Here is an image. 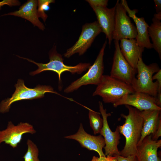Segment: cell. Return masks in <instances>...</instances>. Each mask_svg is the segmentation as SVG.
I'll use <instances>...</instances> for the list:
<instances>
[{
  "mask_svg": "<svg viewBox=\"0 0 161 161\" xmlns=\"http://www.w3.org/2000/svg\"><path fill=\"white\" fill-rule=\"evenodd\" d=\"M36 131L32 125L21 122L15 125L11 121L8 122L7 128L0 131V144L4 142L13 148H16L25 134H35Z\"/></svg>",
  "mask_w": 161,
  "mask_h": 161,
  "instance_id": "obj_11",
  "label": "cell"
},
{
  "mask_svg": "<svg viewBox=\"0 0 161 161\" xmlns=\"http://www.w3.org/2000/svg\"><path fill=\"white\" fill-rule=\"evenodd\" d=\"M15 86L16 90L12 96L3 100L0 104V112L5 113L9 112L11 105L13 103L20 100L34 99L43 97L47 92L52 93L58 95L50 86L38 85L34 88L26 87L24 81L22 79L18 80Z\"/></svg>",
  "mask_w": 161,
  "mask_h": 161,
  "instance_id": "obj_5",
  "label": "cell"
},
{
  "mask_svg": "<svg viewBox=\"0 0 161 161\" xmlns=\"http://www.w3.org/2000/svg\"><path fill=\"white\" fill-rule=\"evenodd\" d=\"M91 7H107L108 1L107 0H86Z\"/></svg>",
  "mask_w": 161,
  "mask_h": 161,
  "instance_id": "obj_24",
  "label": "cell"
},
{
  "mask_svg": "<svg viewBox=\"0 0 161 161\" xmlns=\"http://www.w3.org/2000/svg\"><path fill=\"white\" fill-rule=\"evenodd\" d=\"M89 117L90 126L95 135L99 133L103 126V119L100 116V113L89 109Z\"/></svg>",
  "mask_w": 161,
  "mask_h": 161,
  "instance_id": "obj_21",
  "label": "cell"
},
{
  "mask_svg": "<svg viewBox=\"0 0 161 161\" xmlns=\"http://www.w3.org/2000/svg\"><path fill=\"white\" fill-rule=\"evenodd\" d=\"M101 32L102 29L97 21L85 24L83 26L78 40L73 46L66 50L64 54V57L69 58L76 53L79 55L83 54Z\"/></svg>",
  "mask_w": 161,
  "mask_h": 161,
  "instance_id": "obj_9",
  "label": "cell"
},
{
  "mask_svg": "<svg viewBox=\"0 0 161 161\" xmlns=\"http://www.w3.org/2000/svg\"><path fill=\"white\" fill-rule=\"evenodd\" d=\"M137 75L131 84L135 92L143 93L156 97L159 87L158 82H153V75L160 69L156 63L147 65L140 57L137 65Z\"/></svg>",
  "mask_w": 161,
  "mask_h": 161,
  "instance_id": "obj_4",
  "label": "cell"
},
{
  "mask_svg": "<svg viewBox=\"0 0 161 161\" xmlns=\"http://www.w3.org/2000/svg\"><path fill=\"white\" fill-rule=\"evenodd\" d=\"M140 114L143 120V123L141 137L137 144L147 136L151 134L153 135L154 134L159 121L161 119L160 110L140 111Z\"/></svg>",
  "mask_w": 161,
  "mask_h": 161,
  "instance_id": "obj_19",
  "label": "cell"
},
{
  "mask_svg": "<svg viewBox=\"0 0 161 161\" xmlns=\"http://www.w3.org/2000/svg\"><path fill=\"white\" fill-rule=\"evenodd\" d=\"M113 39L119 41L122 39H135L137 35L135 26L127 15L124 7L117 0L115 5Z\"/></svg>",
  "mask_w": 161,
  "mask_h": 161,
  "instance_id": "obj_7",
  "label": "cell"
},
{
  "mask_svg": "<svg viewBox=\"0 0 161 161\" xmlns=\"http://www.w3.org/2000/svg\"><path fill=\"white\" fill-rule=\"evenodd\" d=\"M125 106L129 110V114H121L125 119V122L123 125L118 126L120 133L126 139L125 146L120 151V155L125 157L136 156L137 145L141 137L143 123L139 110L130 106L126 105Z\"/></svg>",
  "mask_w": 161,
  "mask_h": 161,
  "instance_id": "obj_1",
  "label": "cell"
},
{
  "mask_svg": "<svg viewBox=\"0 0 161 161\" xmlns=\"http://www.w3.org/2000/svg\"><path fill=\"white\" fill-rule=\"evenodd\" d=\"M135 92L131 85L103 75L92 95H99L104 103L113 104L124 95Z\"/></svg>",
  "mask_w": 161,
  "mask_h": 161,
  "instance_id": "obj_2",
  "label": "cell"
},
{
  "mask_svg": "<svg viewBox=\"0 0 161 161\" xmlns=\"http://www.w3.org/2000/svg\"><path fill=\"white\" fill-rule=\"evenodd\" d=\"M120 3L128 13L129 17L133 19L135 24L137 35L135 39L138 45L144 48H153L148 32V29L149 26L145 22L144 18L138 17L136 15L138 10L135 9L131 10L126 0H122Z\"/></svg>",
  "mask_w": 161,
  "mask_h": 161,
  "instance_id": "obj_15",
  "label": "cell"
},
{
  "mask_svg": "<svg viewBox=\"0 0 161 161\" xmlns=\"http://www.w3.org/2000/svg\"><path fill=\"white\" fill-rule=\"evenodd\" d=\"M64 137L77 141L82 147L89 150L96 151L98 154L99 157L106 156L103 151V148L105 145L103 137L101 135L95 136L87 133L84 130L81 123L76 133Z\"/></svg>",
  "mask_w": 161,
  "mask_h": 161,
  "instance_id": "obj_13",
  "label": "cell"
},
{
  "mask_svg": "<svg viewBox=\"0 0 161 161\" xmlns=\"http://www.w3.org/2000/svg\"><path fill=\"white\" fill-rule=\"evenodd\" d=\"M152 80H157L159 84L158 92H161V69H160L154 76H152Z\"/></svg>",
  "mask_w": 161,
  "mask_h": 161,
  "instance_id": "obj_29",
  "label": "cell"
},
{
  "mask_svg": "<svg viewBox=\"0 0 161 161\" xmlns=\"http://www.w3.org/2000/svg\"><path fill=\"white\" fill-rule=\"evenodd\" d=\"M95 13L97 21L109 41L110 47L113 39L114 19L115 13V6L110 8L107 7H91Z\"/></svg>",
  "mask_w": 161,
  "mask_h": 161,
  "instance_id": "obj_14",
  "label": "cell"
},
{
  "mask_svg": "<svg viewBox=\"0 0 161 161\" xmlns=\"http://www.w3.org/2000/svg\"><path fill=\"white\" fill-rule=\"evenodd\" d=\"M120 41L122 54L131 66L137 69L139 58L142 57L144 48L138 45L135 39H122Z\"/></svg>",
  "mask_w": 161,
  "mask_h": 161,
  "instance_id": "obj_17",
  "label": "cell"
},
{
  "mask_svg": "<svg viewBox=\"0 0 161 161\" xmlns=\"http://www.w3.org/2000/svg\"><path fill=\"white\" fill-rule=\"evenodd\" d=\"M119 41L114 40L115 50L110 76L113 78L131 85L137 73V69L131 67L122 54Z\"/></svg>",
  "mask_w": 161,
  "mask_h": 161,
  "instance_id": "obj_8",
  "label": "cell"
},
{
  "mask_svg": "<svg viewBox=\"0 0 161 161\" xmlns=\"http://www.w3.org/2000/svg\"><path fill=\"white\" fill-rule=\"evenodd\" d=\"M27 149L23 157L24 161H40L38 158L39 150L37 145L31 140H27Z\"/></svg>",
  "mask_w": 161,
  "mask_h": 161,
  "instance_id": "obj_22",
  "label": "cell"
},
{
  "mask_svg": "<svg viewBox=\"0 0 161 161\" xmlns=\"http://www.w3.org/2000/svg\"><path fill=\"white\" fill-rule=\"evenodd\" d=\"M161 13L155 14L152 23L149 26L148 31L152 42L153 48L158 53L161 59Z\"/></svg>",
  "mask_w": 161,
  "mask_h": 161,
  "instance_id": "obj_20",
  "label": "cell"
},
{
  "mask_svg": "<svg viewBox=\"0 0 161 161\" xmlns=\"http://www.w3.org/2000/svg\"><path fill=\"white\" fill-rule=\"evenodd\" d=\"M55 1L53 0H39L38 1V8L37 10V14L38 17L41 18L45 22L47 17V15L45 11H48L50 9L49 4L53 3Z\"/></svg>",
  "mask_w": 161,
  "mask_h": 161,
  "instance_id": "obj_23",
  "label": "cell"
},
{
  "mask_svg": "<svg viewBox=\"0 0 161 161\" xmlns=\"http://www.w3.org/2000/svg\"><path fill=\"white\" fill-rule=\"evenodd\" d=\"M113 105L114 107L121 105H129L140 111L161 110V108L156 104V97L139 92L126 95Z\"/></svg>",
  "mask_w": 161,
  "mask_h": 161,
  "instance_id": "obj_12",
  "label": "cell"
},
{
  "mask_svg": "<svg viewBox=\"0 0 161 161\" xmlns=\"http://www.w3.org/2000/svg\"><path fill=\"white\" fill-rule=\"evenodd\" d=\"M151 134L147 136L137 145L136 156L138 161H160L157 150L161 146V140H154Z\"/></svg>",
  "mask_w": 161,
  "mask_h": 161,
  "instance_id": "obj_16",
  "label": "cell"
},
{
  "mask_svg": "<svg viewBox=\"0 0 161 161\" xmlns=\"http://www.w3.org/2000/svg\"><path fill=\"white\" fill-rule=\"evenodd\" d=\"M107 42L106 40L95 61L87 72L67 87L64 90V92H72L83 86L89 84L97 85L99 83L103 72V58Z\"/></svg>",
  "mask_w": 161,
  "mask_h": 161,
  "instance_id": "obj_6",
  "label": "cell"
},
{
  "mask_svg": "<svg viewBox=\"0 0 161 161\" xmlns=\"http://www.w3.org/2000/svg\"><path fill=\"white\" fill-rule=\"evenodd\" d=\"M99 111L103 121V126L99 133L103 137L105 140V145L104 147L105 154L106 156L120 155L118 145L120 143V137L118 126L117 127L114 131H112L107 121V118L111 115V114L106 113V110L104 108L101 102H99Z\"/></svg>",
  "mask_w": 161,
  "mask_h": 161,
  "instance_id": "obj_10",
  "label": "cell"
},
{
  "mask_svg": "<svg viewBox=\"0 0 161 161\" xmlns=\"http://www.w3.org/2000/svg\"><path fill=\"white\" fill-rule=\"evenodd\" d=\"M161 136V119L159 121L157 129L154 134L152 135V138L154 140H157Z\"/></svg>",
  "mask_w": 161,
  "mask_h": 161,
  "instance_id": "obj_28",
  "label": "cell"
},
{
  "mask_svg": "<svg viewBox=\"0 0 161 161\" xmlns=\"http://www.w3.org/2000/svg\"><path fill=\"white\" fill-rule=\"evenodd\" d=\"M38 1L29 0L21 6L18 10L4 14L2 16L9 15L19 17L30 22L34 26L44 30L45 27L38 19L37 14Z\"/></svg>",
  "mask_w": 161,
  "mask_h": 161,
  "instance_id": "obj_18",
  "label": "cell"
},
{
  "mask_svg": "<svg viewBox=\"0 0 161 161\" xmlns=\"http://www.w3.org/2000/svg\"><path fill=\"white\" fill-rule=\"evenodd\" d=\"M20 4V2L17 0H4L0 2V9L2 6L5 5L12 6H19Z\"/></svg>",
  "mask_w": 161,
  "mask_h": 161,
  "instance_id": "obj_26",
  "label": "cell"
},
{
  "mask_svg": "<svg viewBox=\"0 0 161 161\" xmlns=\"http://www.w3.org/2000/svg\"><path fill=\"white\" fill-rule=\"evenodd\" d=\"M91 161H117V160L115 156H104L99 157L94 156Z\"/></svg>",
  "mask_w": 161,
  "mask_h": 161,
  "instance_id": "obj_25",
  "label": "cell"
},
{
  "mask_svg": "<svg viewBox=\"0 0 161 161\" xmlns=\"http://www.w3.org/2000/svg\"><path fill=\"white\" fill-rule=\"evenodd\" d=\"M49 62L46 64L39 63L28 58L18 56L36 64L38 67L36 70L31 72L30 75L33 76L43 71H50L56 73L58 77L59 84L62 83L61 75L64 72L68 71L72 74H80L89 68L91 66L89 63H80L75 66H68L63 62V58L61 54L58 53L56 46L54 47L49 53Z\"/></svg>",
  "mask_w": 161,
  "mask_h": 161,
  "instance_id": "obj_3",
  "label": "cell"
},
{
  "mask_svg": "<svg viewBox=\"0 0 161 161\" xmlns=\"http://www.w3.org/2000/svg\"><path fill=\"white\" fill-rule=\"evenodd\" d=\"M117 158V161H138L136 156L130 155L125 157L120 155L115 156Z\"/></svg>",
  "mask_w": 161,
  "mask_h": 161,
  "instance_id": "obj_27",
  "label": "cell"
},
{
  "mask_svg": "<svg viewBox=\"0 0 161 161\" xmlns=\"http://www.w3.org/2000/svg\"><path fill=\"white\" fill-rule=\"evenodd\" d=\"M157 13H161V0H154Z\"/></svg>",
  "mask_w": 161,
  "mask_h": 161,
  "instance_id": "obj_30",
  "label": "cell"
},
{
  "mask_svg": "<svg viewBox=\"0 0 161 161\" xmlns=\"http://www.w3.org/2000/svg\"><path fill=\"white\" fill-rule=\"evenodd\" d=\"M156 104L161 107V92H158L156 97Z\"/></svg>",
  "mask_w": 161,
  "mask_h": 161,
  "instance_id": "obj_31",
  "label": "cell"
}]
</instances>
